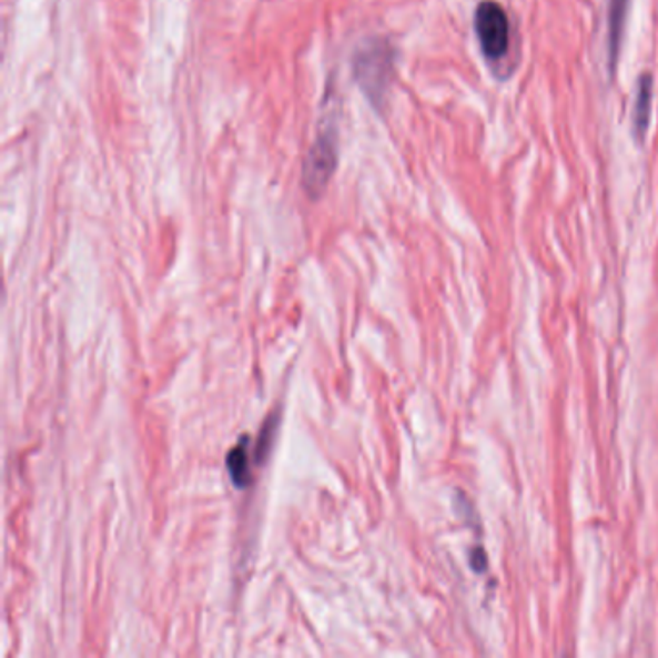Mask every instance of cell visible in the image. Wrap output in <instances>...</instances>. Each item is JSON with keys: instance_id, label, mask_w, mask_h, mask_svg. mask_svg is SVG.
Returning a JSON list of instances; mask_svg holds the SVG:
<instances>
[{"instance_id": "obj_1", "label": "cell", "mask_w": 658, "mask_h": 658, "mask_svg": "<svg viewBox=\"0 0 658 658\" xmlns=\"http://www.w3.org/2000/svg\"><path fill=\"white\" fill-rule=\"evenodd\" d=\"M394 72V49L385 39H373L360 47L354 59L355 82L375 104H381L391 88Z\"/></svg>"}, {"instance_id": "obj_2", "label": "cell", "mask_w": 658, "mask_h": 658, "mask_svg": "<svg viewBox=\"0 0 658 658\" xmlns=\"http://www.w3.org/2000/svg\"><path fill=\"white\" fill-rule=\"evenodd\" d=\"M475 36L488 62L503 60L510 47V20L495 0H483L475 10Z\"/></svg>"}, {"instance_id": "obj_3", "label": "cell", "mask_w": 658, "mask_h": 658, "mask_svg": "<svg viewBox=\"0 0 658 658\" xmlns=\"http://www.w3.org/2000/svg\"><path fill=\"white\" fill-rule=\"evenodd\" d=\"M336 169V145H334L333 135L321 133L318 140L313 143L304 169V184L307 192H323V188L328 184Z\"/></svg>"}, {"instance_id": "obj_4", "label": "cell", "mask_w": 658, "mask_h": 658, "mask_svg": "<svg viewBox=\"0 0 658 658\" xmlns=\"http://www.w3.org/2000/svg\"><path fill=\"white\" fill-rule=\"evenodd\" d=\"M629 0H608L607 51L608 68L615 72L620 57L624 30L628 20Z\"/></svg>"}, {"instance_id": "obj_5", "label": "cell", "mask_w": 658, "mask_h": 658, "mask_svg": "<svg viewBox=\"0 0 658 658\" xmlns=\"http://www.w3.org/2000/svg\"><path fill=\"white\" fill-rule=\"evenodd\" d=\"M652 107V78L649 74L641 75L637 82L636 101L631 112V130L637 143H644L649 122H651Z\"/></svg>"}, {"instance_id": "obj_6", "label": "cell", "mask_w": 658, "mask_h": 658, "mask_svg": "<svg viewBox=\"0 0 658 658\" xmlns=\"http://www.w3.org/2000/svg\"><path fill=\"white\" fill-rule=\"evenodd\" d=\"M250 454H247V444L240 443L236 448H232L229 454V472L232 482L237 487H245L250 483Z\"/></svg>"}, {"instance_id": "obj_7", "label": "cell", "mask_w": 658, "mask_h": 658, "mask_svg": "<svg viewBox=\"0 0 658 658\" xmlns=\"http://www.w3.org/2000/svg\"><path fill=\"white\" fill-rule=\"evenodd\" d=\"M469 563H472V568H474L477 574H483V571L487 570V555L483 553V548H475L474 553H472V558H469Z\"/></svg>"}]
</instances>
